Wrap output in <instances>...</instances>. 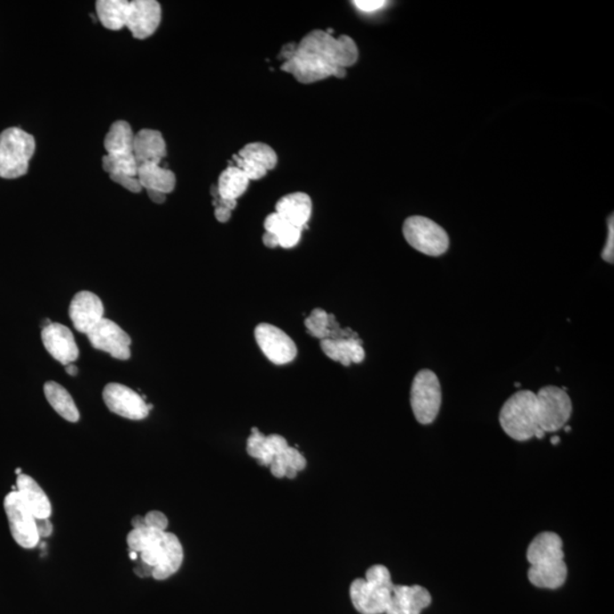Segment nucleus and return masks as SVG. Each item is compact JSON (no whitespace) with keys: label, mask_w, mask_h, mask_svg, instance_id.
<instances>
[{"label":"nucleus","mask_w":614,"mask_h":614,"mask_svg":"<svg viewBox=\"0 0 614 614\" xmlns=\"http://www.w3.org/2000/svg\"><path fill=\"white\" fill-rule=\"evenodd\" d=\"M281 70L294 75L298 83L310 84L330 76L345 78L346 68L358 59L357 43L349 35L335 38L327 31L306 35L295 50L285 51Z\"/></svg>","instance_id":"obj_1"},{"label":"nucleus","mask_w":614,"mask_h":614,"mask_svg":"<svg viewBox=\"0 0 614 614\" xmlns=\"http://www.w3.org/2000/svg\"><path fill=\"white\" fill-rule=\"evenodd\" d=\"M127 543L130 551L138 553L139 559L153 569L154 579H168L183 565V545L172 532L148 527L132 529Z\"/></svg>","instance_id":"obj_2"},{"label":"nucleus","mask_w":614,"mask_h":614,"mask_svg":"<svg viewBox=\"0 0 614 614\" xmlns=\"http://www.w3.org/2000/svg\"><path fill=\"white\" fill-rule=\"evenodd\" d=\"M529 581L536 587L557 589L567 580L563 541L555 532H541L527 549Z\"/></svg>","instance_id":"obj_3"},{"label":"nucleus","mask_w":614,"mask_h":614,"mask_svg":"<svg viewBox=\"0 0 614 614\" xmlns=\"http://www.w3.org/2000/svg\"><path fill=\"white\" fill-rule=\"evenodd\" d=\"M393 588L390 572L385 565H373L367 569L365 579L358 578L351 583V603L361 614H385Z\"/></svg>","instance_id":"obj_4"},{"label":"nucleus","mask_w":614,"mask_h":614,"mask_svg":"<svg viewBox=\"0 0 614 614\" xmlns=\"http://www.w3.org/2000/svg\"><path fill=\"white\" fill-rule=\"evenodd\" d=\"M500 423L505 434L518 442L535 437L539 423L534 391L520 390L512 395L500 412Z\"/></svg>","instance_id":"obj_5"},{"label":"nucleus","mask_w":614,"mask_h":614,"mask_svg":"<svg viewBox=\"0 0 614 614\" xmlns=\"http://www.w3.org/2000/svg\"><path fill=\"white\" fill-rule=\"evenodd\" d=\"M35 152V137L20 128L0 133V177L18 179L26 176Z\"/></svg>","instance_id":"obj_6"},{"label":"nucleus","mask_w":614,"mask_h":614,"mask_svg":"<svg viewBox=\"0 0 614 614\" xmlns=\"http://www.w3.org/2000/svg\"><path fill=\"white\" fill-rule=\"evenodd\" d=\"M410 399L419 423L434 422L442 406V387L437 374L427 369L419 371L412 382Z\"/></svg>","instance_id":"obj_7"},{"label":"nucleus","mask_w":614,"mask_h":614,"mask_svg":"<svg viewBox=\"0 0 614 614\" xmlns=\"http://www.w3.org/2000/svg\"><path fill=\"white\" fill-rule=\"evenodd\" d=\"M403 234L409 245L428 256H440L450 246L448 234L428 217L410 216L404 222Z\"/></svg>","instance_id":"obj_8"},{"label":"nucleus","mask_w":614,"mask_h":614,"mask_svg":"<svg viewBox=\"0 0 614 614\" xmlns=\"http://www.w3.org/2000/svg\"><path fill=\"white\" fill-rule=\"evenodd\" d=\"M539 423L541 430L555 432L567 426L572 414L571 396L563 388L547 386L536 394Z\"/></svg>","instance_id":"obj_9"},{"label":"nucleus","mask_w":614,"mask_h":614,"mask_svg":"<svg viewBox=\"0 0 614 614\" xmlns=\"http://www.w3.org/2000/svg\"><path fill=\"white\" fill-rule=\"evenodd\" d=\"M4 508H5L12 536L16 543L23 548L37 547L40 537L35 518L20 499L18 492H11L6 496L4 500Z\"/></svg>","instance_id":"obj_10"},{"label":"nucleus","mask_w":614,"mask_h":614,"mask_svg":"<svg viewBox=\"0 0 614 614\" xmlns=\"http://www.w3.org/2000/svg\"><path fill=\"white\" fill-rule=\"evenodd\" d=\"M258 347L269 361L277 366L293 362L297 355V347L292 338L270 323H260L254 331Z\"/></svg>","instance_id":"obj_11"},{"label":"nucleus","mask_w":614,"mask_h":614,"mask_svg":"<svg viewBox=\"0 0 614 614\" xmlns=\"http://www.w3.org/2000/svg\"><path fill=\"white\" fill-rule=\"evenodd\" d=\"M103 399L113 413L136 421L146 419L153 407L135 390L121 383H108L104 388Z\"/></svg>","instance_id":"obj_12"},{"label":"nucleus","mask_w":614,"mask_h":614,"mask_svg":"<svg viewBox=\"0 0 614 614\" xmlns=\"http://www.w3.org/2000/svg\"><path fill=\"white\" fill-rule=\"evenodd\" d=\"M94 349L110 354L112 358L127 361L131 357V338L115 322L103 319L91 333L87 334Z\"/></svg>","instance_id":"obj_13"},{"label":"nucleus","mask_w":614,"mask_h":614,"mask_svg":"<svg viewBox=\"0 0 614 614\" xmlns=\"http://www.w3.org/2000/svg\"><path fill=\"white\" fill-rule=\"evenodd\" d=\"M234 167L240 168L250 181L260 180L276 169L278 155L264 143H250L232 156Z\"/></svg>","instance_id":"obj_14"},{"label":"nucleus","mask_w":614,"mask_h":614,"mask_svg":"<svg viewBox=\"0 0 614 614\" xmlns=\"http://www.w3.org/2000/svg\"><path fill=\"white\" fill-rule=\"evenodd\" d=\"M161 8L155 0H133L129 2L125 28L136 39L151 37L159 29Z\"/></svg>","instance_id":"obj_15"},{"label":"nucleus","mask_w":614,"mask_h":614,"mask_svg":"<svg viewBox=\"0 0 614 614\" xmlns=\"http://www.w3.org/2000/svg\"><path fill=\"white\" fill-rule=\"evenodd\" d=\"M44 349L60 365H72L79 358V347L72 331L60 323H48L42 331Z\"/></svg>","instance_id":"obj_16"},{"label":"nucleus","mask_w":614,"mask_h":614,"mask_svg":"<svg viewBox=\"0 0 614 614\" xmlns=\"http://www.w3.org/2000/svg\"><path fill=\"white\" fill-rule=\"evenodd\" d=\"M104 305L96 294L80 292L70 304L68 315L76 331L87 335L104 319Z\"/></svg>","instance_id":"obj_17"},{"label":"nucleus","mask_w":614,"mask_h":614,"mask_svg":"<svg viewBox=\"0 0 614 614\" xmlns=\"http://www.w3.org/2000/svg\"><path fill=\"white\" fill-rule=\"evenodd\" d=\"M430 604V593L421 586L394 585L385 614H420Z\"/></svg>","instance_id":"obj_18"},{"label":"nucleus","mask_w":614,"mask_h":614,"mask_svg":"<svg viewBox=\"0 0 614 614\" xmlns=\"http://www.w3.org/2000/svg\"><path fill=\"white\" fill-rule=\"evenodd\" d=\"M167 154V144L160 131L144 129L136 133L133 155L138 165L161 164Z\"/></svg>","instance_id":"obj_19"},{"label":"nucleus","mask_w":614,"mask_h":614,"mask_svg":"<svg viewBox=\"0 0 614 614\" xmlns=\"http://www.w3.org/2000/svg\"><path fill=\"white\" fill-rule=\"evenodd\" d=\"M16 492L35 519L51 518V500L34 478L28 475H20L16 479Z\"/></svg>","instance_id":"obj_20"},{"label":"nucleus","mask_w":614,"mask_h":614,"mask_svg":"<svg viewBox=\"0 0 614 614\" xmlns=\"http://www.w3.org/2000/svg\"><path fill=\"white\" fill-rule=\"evenodd\" d=\"M288 446V443L282 436H265L257 428H253L252 434L248 439L246 451L262 466L270 467V464Z\"/></svg>","instance_id":"obj_21"},{"label":"nucleus","mask_w":614,"mask_h":614,"mask_svg":"<svg viewBox=\"0 0 614 614\" xmlns=\"http://www.w3.org/2000/svg\"><path fill=\"white\" fill-rule=\"evenodd\" d=\"M276 213L295 227L305 230L312 216V201L304 193H293L278 201Z\"/></svg>","instance_id":"obj_22"},{"label":"nucleus","mask_w":614,"mask_h":614,"mask_svg":"<svg viewBox=\"0 0 614 614\" xmlns=\"http://www.w3.org/2000/svg\"><path fill=\"white\" fill-rule=\"evenodd\" d=\"M321 350L327 357L344 366H349L351 363L358 365L366 358V351L358 337L326 339L321 341Z\"/></svg>","instance_id":"obj_23"},{"label":"nucleus","mask_w":614,"mask_h":614,"mask_svg":"<svg viewBox=\"0 0 614 614\" xmlns=\"http://www.w3.org/2000/svg\"><path fill=\"white\" fill-rule=\"evenodd\" d=\"M138 179L143 189L155 191L169 195L175 191L177 177L171 169L161 167V164H143L138 168Z\"/></svg>","instance_id":"obj_24"},{"label":"nucleus","mask_w":614,"mask_h":614,"mask_svg":"<svg viewBox=\"0 0 614 614\" xmlns=\"http://www.w3.org/2000/svg\"><path fill=\"white\" fill-rule=\"evenodd\" d=\"M43 393L48 403L63 419L68 422H78L80 412L74 398L62 385L55 382L44 383Z\"/></svg>","instance_id":"obj_25"},{"label":"nucleus","mask_w":614,"mask_h":614,"mask_svg":"<svg viewBox=\"0 0 614 614\" xmlns=\"http://www.w3.org/2000/svg\"><path fill=\"white\" fill-rule=\"evenodd\" d=\"M248 177L240 168L229 167L221 173L217 183V195L224 201H237L248 191Z\"/></svg>","instance_id":"obj_26"},{"label":"nucleus","mask_w":614,"mask_h":614,"mask_svg":"<svg viewBox=\"0 0 614 614\" xmlns=\"http://www.w3.org/2000/svg\"><path fill=\"white\" fill-rule=\"evenodd\" d=\"M264 229L265 232L273 234L278 245L285 249L295 248L300 242L303 232L302 229L295 227L288 221L282 219L276 212L271 213L266 217Z\"/></svg>","instance_id":"obj_27"},{"label":"nucleus","mask_w":614,"mask_h":614,"mask_svg":"<svg viewBox=\"0 0 614 614\" xmlns=\"http://www.w3.org/2000/svg\"><path fill=\"white\" fill-rule=\"evenodd\" d=\"M135 133L127 121H116L111 125L104 140L105 151L111 155L133 153Z\"/></svg>","instance_id":"obj_28"},{"label":"nucleus","mask_w":614,"mask_h":614,"mask_svg":"<svg viewBox=\"0 0 614 614\" xmlns=\"http://www.w3.org/2000/svg\"><path fill=\"white\" fill-rule=\"evenodd\" d=\"M128 5L127 0H99L96 3L97 16L106 29L122 30L125 28Z\"/></svg>","instance_id":"obj_29"},{"label":"nucleus","mask_w":614,"mask_h":614,"mask_svg":"<svg viewBox=\"0 0 614 614\" xmlns=\"http://www.w3.org/2000/svg\"><path fill=\"white\" fill-rule=\"evenodd\" d=\"M271 474L276 478H296L306 468V460L296 448L288 446L270 464Z\"/></svg>","instance_id":"obj_30"},{"label":"nucleus","mask_w":614,"mask_h":614,"mask_svg":"<svg viewBox=\"0 0 614 614\" xmlns=\"http://www.w3.org/2000/svg\"><path fill=\"white\" fill-rule=\"evenodd\" d=\"M139 165L137 163L136 157L131 154H116L111 155L106 154L103 157V169L108 175H115V173H123V175L136 176L138 175Z\"/></svg>","instance_id":"obj_31"},{"label":"nucleus","mask_w":614,"mask_h":614,"mask_svg":"<svg viewBox=\"0 0 614 614\" xmlns=\"http://www.w3.org/2000/svg\"><path fill=\"white\" fill-rule=\"evenodd\" d=\"M305 327L311 336L326 341L330 338V314L325 310L314 309L305 319Z\"/></svg>","instance_id":"obj_32"},{"label":"nucleus","mask_w":614,"mask_h":614,"mask_svg":"<svg viewBox=\"0 0 614 614\" xmlns=\"http://www.w3.org/2000/svg\"><path fill=\"white\" fill-rule=\"evenodd\" d=\"M110 177L112 181H114L117 185H122L124 189H127V191L130 193H138L143 191L138 177L123 175V173H115V175H111Z\"/></svg>","instance_id":"obj_33"},{"label":"nucleus","mask_w":614,"mask_h":614,"mask_svg":"<svg viewBox=\"0 0 614 614\" xmlns=\"http://www.w3.org/2000/svg\"><path fill=\"white\" fill-rule=\"evenodd\" d=\"M144 518L145 523H146V527L157 529V531H167V528L169 527V519L164 513L160 511H151L148 512Z\"/></svg>","instance_id":"obj_34"},{"label":"nucleus","mask_w":614,"mask_h":614,"mask_svg":"<svg viewBox=\"0 0 614 614\" xmlns=\"http://www.w3.org/2000/svg\"><path fill=\"white\" fill-rule=\"evenodd\" d=\"M609 233H608V240L607 244H605V248L603 249V252H602V258L605 262H608V264H613L614 260V221H613V216L609 217Z\"/></svg>","instance_id":"obj_35"},{"label":"nucleus","mask_w":614,"mask_h":614,"mask_svg":"<svg viewBox=\"0 0 614 614\" xmlns=\"http://www.w3.org/2000/svg\"><path fill=\"white\" fill-rule=\"evenodd\" d=\"M353 5L363 13H374L388 5L385 0H355Z\"/></svg>","instance_id":"obj_36"},{"label":"nucleus","mask_w":614,"mask_h":614,"mask_svg":"<svg viewBox=\"0 0 614 614\" xmlns=\"http://www.w3.org/2000/svg\"><path fill=\"white\" fill-rule=\"evenodd\" d=\"M35 523H37V531L40 539L42 537H50L52 534V524L50 518L48 519H35Z\"/></svg>","instance_id":"obj_37"},{"label":"nucleus","mask_w":614,"mask_h":614,"mask_svg":"<svg viewBox=\"0 0 614 614\" xmlns=\"http://www.w3.org/2000/svg\"><path fill=\"white\" fill-rule=\"evenodd\" d=\"M232 211H230V209L225 208V206L216 205V211H214V216H216V219L221 222V224H227V222L230 220V217H232Z\"/></svg>","instance_id":"obj_38"},{"label":"nucleus","mask_w":614,"mask_h":614,"mask_svg":"<svg viewBox=\"0 0 614 614\" xmlns=\"http://www.w3.org/2000/svg\"><path fill=\"white\" fill-rule=\"evenodd\" d=\"M135 573L138 577H152L153 569L151 567H148L146 563H144L143 561L139 559L138 564H137L135 567Z\"/></svg>","instance_id":"obj_39"},{"label":"nucleus","mask_w":614,"mask_h":614,"mask_svg":"<svg viewBox=\"0 0 614 614\" xmlns=\"http://www.w3.org/2000/svg\"><path fill=\"white\" fill-rule=\"evenodd\" d=\"M148 193L149 200L153 201V203L155 204H163L165 203V201H167V196L163 193L160 192H155V191H146Z\"/></svg>","instance_id":"obj_40"},{"label":"nucleus","mask_w":614,"mask_h":614,"mask_svg":"<svg viewBox=\"0 0 614 614\" xmlns=\"http://www.w3.org/2000/svg\"><path fill=\"white\" fill-rule=\"evenodd\" d=\"M264 242L266 248H276L279 246L276 237H274L273 234H271L269 232H265L264 234Z\"/></svg>","instance_id":"obj_41"},{"label":"nucleus","mask_w":614,"mask_h":614,"mask_svg":"<svg viewBox=\"0 0 614 614\" xmlns=\"http://www.w3.org/2000/svg\"><path fill=\"white\" fill-rule=\"evenodd\" d=\"M132 529H139L146 527V523H145L144 516H137L131 521Z\"/></svg>","instance_id":"obj_42"},{"label":"nucleus","mask_w":614,"mask_h":614,"mask_svg":"<svg viewBox=\"0 0 614 614\" xmlns=\"http://www.w3.org/2000/svg\"><path fill=\"white\" fill-rule=\"evenodd\" d=\"M67 374L71 377H75L79 374V369L72 363V365L67 366Z\"/></svg>","instance_id":"obj_43"},{"label":"nucleus","mask_w":614,"mask_h":614,"mask_svg":"<svg viewBox=\"0 0 614 614\" xmlns=\"http://www.w3.org/2000/svg\"><path fill=\"white\" fill-rule=\"evenodd\" d=\"M551 443L553 444V445H557V444L560 443L559 436H555V437H552Z\"/></svg>","instance_id":"obj_44"},{"label":"nucleus","mask_w":614,"mask_h":614,"mask_svg":"<svg viewBox=\"0 0 614 614\" xmlns=\"http://www.w3.org/2000/svg\"><path fill=\"white\" fill-rule=\"evenodd\" d=\"M563 428H564L565 432H571V428L569 426H564Z\"/></svg>","instance_id":"obj_45"},{"label":"nucleus","mask_w":614,"mask_h":614,"mask_svg":"<svg viewBox=\"0 0 614 614\" xmlns=\"http://www.w3.org/2000/svg\"><path fill=\"white\" fill-rule=\"evenodd\" d=\"M16 474H18L19 476L21 475V468H16Z\"/></svg>","instance_id":"obj_46"}]
</instances>
